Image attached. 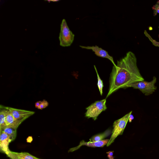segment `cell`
<instances>
[{"mask_svg": "<svg viewBox=\"0 0 159 159\" xmlns=\"http://www.w3.org/2000/svg\"><path fill=\"white\" fill-rule=\"evenodd\" d=\"M143 80L144 79L137 66L136 57L133 52L129 51L113 67L106 98L120 89L127 88L129 84Z\"/></svg>", "mask_w": 159, "mask_h": 159, "instance_id": "cell-1", "label": "cell"}, {"mask_svg": "<svg viewBox=\"0 0 159 159\" xmlns=\"http://www.w3.org/2000/svg\"><path fill=\"white\" fill-rule=\"evenodd\" d=\"M132 112V111H130L122 118L114 122L111 135L107 144V147L111 145L118 136L122 134L128 121L129 116Z\"/></svg>", "mask_w": 159, "mask_h": 159, "instance_id": "cell-2", "label": "cell"}, {"mask_svg": "<svg viewBox=\"0 0 159 159\" xmlns=\"http://www.w3.org/2000/svg\"><path fill=\"white\" fill-rule=\"evenodd\" d=\"M75 35L69 29L65 19L61 24L59 39L60 46L65 47L70 46L73 43Z\"/></svg>", "mask_w": 159, "mask_h": 159, "instance_id": "cell-3", "label": "cell"}, {"mask_svg": "<svg viewBox=\"0 0 159 159\" xmlns=\"http://www.w3.org/2000/svg\"><path fill=\"white\" fill-rule=\"evenodd\" d=\"M106 98L95 102L86 108L87 111L85 116L88 118H92L96 120L99 115L107 109L106 105Z\"/></svg>", "mask_w": 159, "mask_h": 159, "instance_id": "cell-4", "label": "cell"}, {"mask_svg": "<svg viewBox=\"0 0 159 159\" xmlns=\"http://www.w3.org/2000/svg\"><path fill=\"white\" fill-rule=\"evenodd\" d=\"M157 82V78L153 76V79L150 82L143 80L128 85L127 88L133 87L139 89L145 96L152 94L157 89L155 85Z\"/></svg>", "mask_w": 159, "mask_h": 159, "instance_id": "cell-5", "label": "cell"}, {"mask_svg": "<svg viewBox=\"0 0 159 159\" xmlns=\"http://www.w3.org/2000/svg\"><path fill=\"white\" fill-rule=\"evenodd\" d=\"M7 107L16 119L22 121L34 113V112L33 111L19 109L9 107Z\"/></svg>", "mask_w": 159, "mask_h": 159, "instance_id": "cell-6", "label": "cell"}, {"mask_svg": "<svg viewBox=\"0 0 159 159\" xmlns=\"http://www.w3.org/2000/svg\"><path fill=\"white\" fill-rule=\"evenodd\" d=\"M109 141V139H104L96 142H92L89 141L87 142L83 140L80 141L78 146L70 148L68 152H69L75 151L83 146L91 147H103L107 145Z\"/></svg>", "mask_w": 159, "mask_h": 159, "instance_id": "cell-7", "label": "cell"}, {"mask_svg": "<svg viewBox=\"0 0 159 159\" xmlns=\"http://www.w3.org/2000/svg\"><path fill=\"white\" fill-rule=\"evenodd\" d=\"M80 47L82 48L92 50L97 56L108 59L111 61L114 66L116 65L114 61L113 57L110 56L107 51L101 48H99L97 46H86L80 45Z\"/></svg>", "mask_w": 159, "mask_h": 159, "instance_id": "cell-8", "label": "cell"}, {"mask_svg": "<svg viewBox=\"0 0 159 159\" xmlns=\"http://www.w3.org/2000/svg\"><path fill=\"white\" fill-rule=\"evenodd\" d=\"M11 140L8 135L3 131L0 132V150L1 152L7 155L10 151L9 145Z\"/></svg>", "mask_w": 159, "mask_h": 159, "instance_id": "cell-9", "label": "cell"}, {"mask_svg": "<svg viewBox=\"0 0 159 159\" xmlns=\"http://www.w3.org/2000/svg\"><path fill=\"white\" fill-rule=\"evenodd\" d=\"M22 122V121L16 119L8 110L6 118V127L12 128L16 129Z\"/></svg>", "mask_w": 159, "mask_h": 159, "instance_id": "cell-10", "label": "cell"}, {"mask_svg": "<svg viewBox=\"0 0 159 159\" xmlns=\"http://www.w3.org/2000/svg\"><path fill=\"white\" fill-rule=\"evenodd\" d=\"M0 132L6 127L5 120L8 111L7 107L1 105L0 106Z\"/></svg>", "mask_w": 159, "mask_h": 159, "instance_id": "cell-11", "label": "cell"}, {"mask_svg": "<svg viewBox=\"0 0 159 159\" xmlns=\"http://www.w3.org/2000/svg\"><path fill=\"white\" fill-rule=\"evenodd\" d=\"M112 133L111 129H108L103 132L95 135L90 139V141L94 142L104 139L106 138L109 136Z\"/></svg>", "mask_w": 159, "mask_h": 159, "instance_id": "cell-12", "label": "cell"}, {"mask_svg": "<svg viewBox=\"0 0 159 159\" xmlns=\"http://www.w3.org/2000/svg\"><path fill=\"white\" fill-rule=\"evenodd\" d=\"M12 152L16 156L18 159H41L27 152Z\"/></svg>", "mask_w": 159, "mask_h": 159, "instance_id": "cell-13", "label": "cell"}, {"mask_svg": "<svg viewBox=\"0 0 159 159\" xmlns=\"http://www.w3.org/2000/svg\"><path fill=\"white\" fill-rule=\"evenodd\" d=\"M2 131L8 135L11 141L15 139L16 136V129L12 128L6 127L1 131Z\"/></svg>", "mask_w": 159, "mask_h": 159, "instance_id": "cell-14", "label": "cell"}, {"mask_svg": "<svg viewBox=\"0 0 159 159\" xmlns=\"http://www.w3.org/2000/svg\"><path fill=\"white\" fill-rule=\"evenodd\" d=\"M94 67L97 75L98 79L97 86L100 92V94L102 96L103 93L102 89L103 87V81L102 80L100 79L98 73L97 71L95 65H94Z\"/></svg>", "mask_w": 159, "mask_h": 159, "instance_id": "cell-15", "label": "cell"}, {"mask_svg": "<svg viewBox=\"0 0 159 159\" xmlns=\"http://www.w3.org/2000/svg\"><path fill=\"white\" fill-rule=\"evenodd\" d=\"M144 34L149 39V40L152 42V44L156 46L159 47V42H157L155 40L153 39L146 30L144 31Z\"/></svg>", "mask_w": 159, "mask_h": 159, "instance_id": "cell-16", "label": "cell"}, {"mask_svg": "<svg viewBox=\"0 0 159 159\" xmlns=\"http://www.w3.org/2000/svg\"><path fill=\"white\" fill-rule=\"evenodd\" d=\"M154 15L156 16L159 13V0L152 7Z\"/></svg>", "mask_w": 159, "mask_h": 159, "instance_id": "cell-17", "label": "cell"}, {"mask_svg": "<svg viewBox=\"0 0 159 159\" xmlns=\"http://www.w3.org/2000/svg\"><path fill=\"white\" fill-rule=\"evenodd\" d=\"M48 105V102L45 100H43L38 109H43L47 107Z\"/></svg>", "mask_w": 159, "mask_h": 159, "instance_id": "cell-18", "label": "cell"}, {"mask_svg": "<svg viewBox=\"0 0 159 159\" xmlns=\"http://www.w3.org/2000/svg\"><path fill=\"white\" fill-rule=\"evenodd\" d=\"M113 152L114 151H109L107 152V157L109 159H114Z\"/></svg>", "mask_w": 159, "mask_h": 159, "instance_id": "cell-19", "label": "cell"}, {"mask_svg": "<svg viewBox=\"0 0 159 159\" xmlns=\"http://www.w3.org/2000/svg\"><path fill=\"white\" fill-rule=\"evenodd\" d=\"M42 101H39L37 102L35 104L36 108H38L41 103Z\"/></svg>", "mask_w": 159, "mask_h": 159, "instance_id": "cell-20", "label": "cell"}, {"mask_svg": "<svg viewBox=\"0 0 159 159\" xmlns=\"http://www.w3.org/2000/svg\"><path fill=\"white\" fill-rule=\"evenodd\" d=\"M134 119L133 116L132 114H130L129 116V119L128 121L130 123L132 122V120Z\"/></svg>", "mask_w": 159, "mask_h": 159, "instance_id": "cell-21", "label": "cell"}, {"mask_svg": "<svg viewBox=\"0 0 159 159\" xmlns=\"http://www.w3.org/2000/svg\"><path fill=\"white\" fill-rule=\"evenodd\" d=\"M53 1V2H57L58 0H50V1Z\"/></svg>", "mask_w": 159, "mask_h": 159, "instance_id": "cell-22", "label": "cell"}]
</instances>
